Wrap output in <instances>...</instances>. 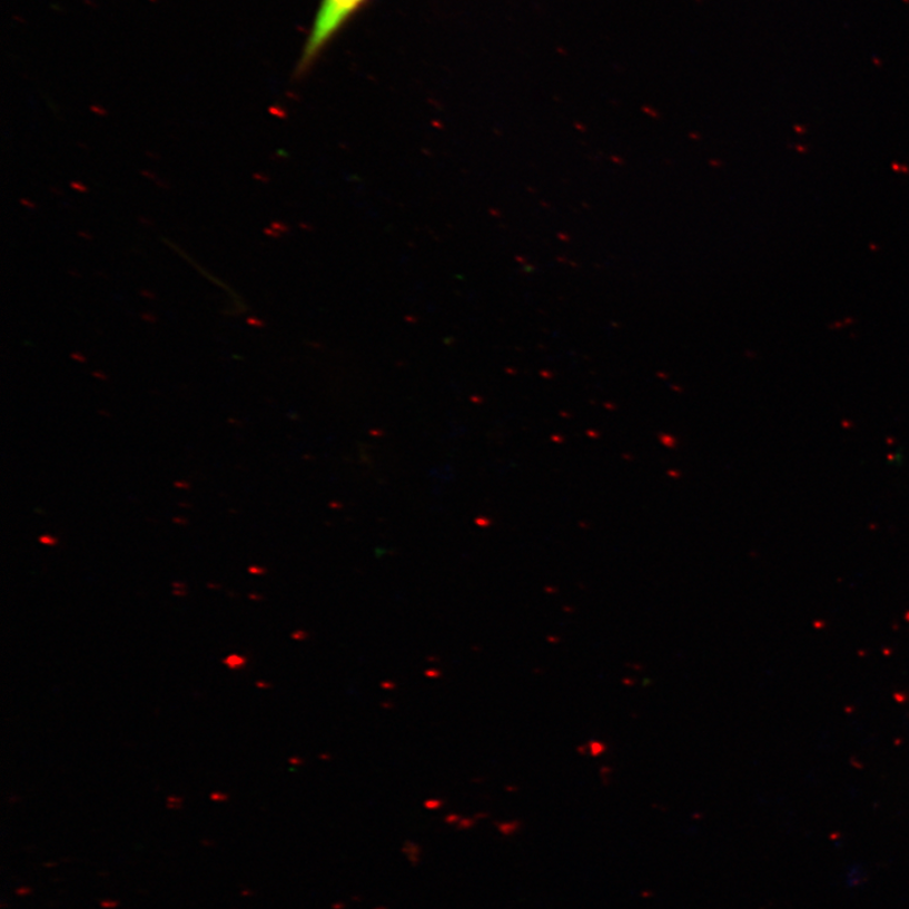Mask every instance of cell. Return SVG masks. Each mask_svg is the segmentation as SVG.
Segmentation results:
<instances>
[{"label":"cell","instance_id":"obj_7","mask_svg":"<svg viewBox=\"0 0 909 909\" xmlns=\"http://www.w3.org/2000/svg\"><path fill=\"white\" fill-rule=\"evenodd\" d=\"M256 685H257L258 689H269L270 688V683H268L266 681H258L256 683Z\"/></svg>","mask_w":909,"mask_h":909},{"label":"cell","instance_id":"obj_1","mask_svg":"<svg viewBox=\"0 0 909 909\" xmlns=\"http://www.w3.org/2000/svg\"><path fill=\"white\" fill-rule=\"evenodd\" d=\"M365 2L367 0H323L304 50L302 69L312 65L327 42Z\"/></svg>","mask_w":909,"mask_h":909},{"label":"cell","instance_id":"obj_3","mask_svg":"<svg viewBox=\"0 0 909 909\" xmlns=\"http://www.w3.org/2000/svg\"><path fill=\"white\" fill-rule=\"evenodd\" d=\"M308 636H310V634H308L306 631H303V630H298V631L293 633V639L295 641H305V640L308 639Z\"/></svg>","mask_w":909,"mask_h":909},{"label":"cell","instance_id":"obj_5","mask_svg":"<svg viewBox=\"0 0 909 909\" xmlns=\"http://www.w3.org/2000/svg\"><path fill=\"white\" fill-rule=\"evenodd\" d=\"M442 671L438 670H428L426 671V676L429 679H439L442 678Z\"/></svg>","mask_w":909,"mask_h":909},{"label":"cell","instance_id":"obj_8","mask_svg":"<svg viewBox=\"0 0 909 909\" xmlns=\"http://www.w3.org/2000/svg\"><path fill=\"white\" fill-rule=\"evenodd\" d=\"M473 823H474L473 820H463L462 823H461V827L462 828H468V827H472Z\"/></svg>","mask_w":909,"mask_h":909},{"label":"cell","instance_id":"obj_9","mask_svg":"<svg viewBox=\"0 0 909 909\" xmlns=\"http://www.w3.org/2000/svg\"><path fill=\"white\" fill-rule=\"evenodd\" d=\"M289 762L293 763V764H303L304 763L303 759H297V758L290 759Z\"/></svg>","mask_w":909,"mask_h":909},{"label":"cell","instance_id":"obj_2","mask_svg":"<svg viewBox=\"0 0 909 909\" xmlns=\"http://www.w3.org/2000/svg\"><path fill=\"white\" fill-rule=\"evenodd\" d=\"M246 663L247 659L239 654H230L224 660V664H227L230 670H240L245 668Z\"/></svg>","mask_w":909,"mask_h":909},{"label":"cell","instance_id":"obj_6","mask_svg":"<svg viewBox=\"0 0 909 909\" xmlns=\"http://www.w3.org/2000/svg\"><path fill=\"white\" fill-rule=\"evenodd\" d=\"M381 686L384 690H395L396 689V683L395 682L384 681V682H382Z\"/></svg>","mask_w":909,"mask_h":909},{"label":"cell","instance_id":"obj_10","mask_svg":"<svg viewBox=\"0 0 909 909\" xmlns=\"http://www.w3.org/2000/svg\"><path fill=\"white\" fill-rule=\"evenodd\" d=\"M320 758L323 759V761H329V759L332 758V755L322 754V755H320Z\"/></svg>","mask_w":909,"mask_h":909},{"label":"cell","instance_id":"obj_11","mask_svg":"<svg viewBox=\"0 0 909 909\" xmlns=\"http://www.w3.org/2000/svg\"><path fill=\"white\" fill-rule=\"evenodd\" d=\"M149 2H154V3H156V2H157V0H149Z\"/></svg>","mask_w":909,"mask_h":909},{"label":"cell","instance_id":"obj_4","mask_svg":"<svg viewBox=\"0 0 909 909\" xmlns=\"http://www.w3.org/2000/svg\"><path fill=\"white\" fill-rule=\"evenodd\" d=\"M444 802L442 800H429L426 802V808L429 810L439 809Z\"/></svg>","mask_w":909,"mask_h":909}]
</instances>
